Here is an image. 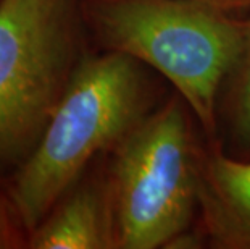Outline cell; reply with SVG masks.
I'll use <instances>...</instances> for the list:
<instances>
[{"instance_id":"1","label":"cell","mask_w":250,"mask_h":249,"mask_svg":"<svg viewBox=\"0 0 250 249\" xmlns=\"http://www.w3.org/2000/svg\"><path fill=\"white\" fill-rule=\"evenodd\" d=\"M141 62L120 52H87L78 63L44 133L5 184L26 238L81 180L150 113Z\"/></svg>"},{"instance_id":"2","label":"cell","mask_w":250,"mask_h":249,"mask_svg":"<svg viewBox=\"0 0 250 249\" xmlns=\"http://www.w3.org/2000/svg\"><path fill=\"white\" fill-rule=\"evenodd\" d=\"M87 33L102 50L153 68L202 128L216 130L218 102L246 41V21L200 0H83Z\"/></svg>"},{"instance_id":"3","label":"cell","mask_w":250,"mask_h":249,"mask_svg":"<svg viewBox=\"0 0 250 249\" xmlns=\"http://www.w3.org/2000/svg\"><path fill=\"white\" fill-rule=\"evenodd\" d=\"M87 34L83 0H0V177L34 149Z\"/></svg>"},{"instance_id":"4","label":"cell","mask_w":250,"mask_h":249,"mask_svg":"<svg viewBox=\"0 0 250 249\" xmlns=\"http://www.w3.org/2000/svg\"><path fill=\"white\" fill-rule=\"evenodd\" d=\"M188 110L181 96L169 99L115 147L107 180L116 249L169 248L188 233L202 167Z\"/></svg>"},{"instance_id":"5","label":"cell","mask_w":250,"mask_h":249,"mask_svg":"<svg viewBox=\"0 0 250 249\" xmlns=\"http://www.w3.org/2000/svg\"><path fill=\"white\" fill-rule=\"evenodd\" d=\"M31 249H116L107 173L84 177L26 238Z\"/></svg>"},{"instance_id":"6","label":"cell","mask_w":250,"mask_h":249,"mask_svg":"<svg viewBox=\"0 0 250 249\" xmlns=\"http://www.w3.org/2000/svg\"><path fill=\"white\" fill-rule=\"evenodd\" d=\"M199 209L215 248L250 249V160L220 147L202 156Z\"/></svg>"},{"instance_id":"7","label":"cell","mask_w":250,"mask_h":249,"mask_svg":"<svg viewBox=\"0 0 250 249\" xmlns=\"http://www.w3.org/2000/svg\"><path fill=\"white\" fill-rule=\"evenodd\" d=\"M246 23V41L241 57L226 79L229 84L226 97L229 151L226 154L250 160V20Z\"/></svg>"},{"instance_id":"8","label":"cell","mask_w":250,"mask_h":249,"mask_svg":"<svg viewBox=\"0 0 250 249\" xmlns=\"http://www.w3.org/2000/svg\"><path fill=\"white\" fill-rule=\"evenodd\" d=\"M26 243V235L21 230L18 220L15 219L12 209H10L5 186L0 188V249L2 248H21Z\"/></svg>"},{"instance_id":"9","label":"cell","mask_w":250,"mask_h":249,"mask_svg":"<svg viewBox=\"0 0 250 249\" xmlns=\"http://www.w3.org/2000/svg\"><path fill=\"white\" fill-rule=\"evenodd\" d=\"M200 2L210 3L213 7H218L226 12H236V10H246L250 8V0H200Z\"/></svg>"}]
</instances>
